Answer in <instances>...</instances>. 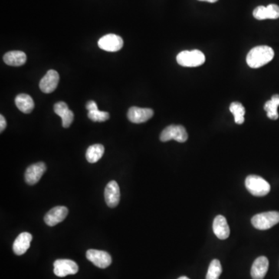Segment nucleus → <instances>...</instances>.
Returning a JSON list of instances; mask_svg holds the SVG:
<instances>
[{
	"instance_id": "nucleus-1",
	"label": "nucleus",
	"mask_w": 279,
	"mask_h": 279,
	"mask_svg": "<svg viewBox=\"0 0 279 279\" xmlns=\"http://www.w3.org/2000/svg\"><path fill=\"white\" fill-rule=\"evenodd\" d=\"M274 52L268 46H257L251 49L247 56V63L252 68L265 65L274 58Z\"/></svg>"
},
{
	"instance_id": "nucleus-2",
	"label": "nucleus",
	"mask_w": 279,
	"mask_h": 279,
	"mask_svg": "<svg viewBox=\"0 0 279 279\" xmlns=\"http://www.w3.org/2000/svg\"><path fill=\"white\" fill-rule=\"evenodd\" d=\"M245 186L254 196H264L271 190V185L265 179L258 175H249L245 180Z\"/></svg>"
},
{
	"instance_id": "nucleus-3",
	"label": "nucleus",
	"mask_w": 279,
	"mask_h": 279,
	"mask_svg": "<svg viewBox=\"0 0 279 279\" xmlns=\"http://www.w3.org/2000/svg\"><path fill=\"white\" fill-rule=\"evenodd\" d=\"M177 62L183 67H198L205 61V57L202 51L198 50L184 51L177 55Z\"/></svg>"
},
{
	"instance_id": "nucleus-4",
	"label": "nucleus",
	"mask_w": 279,
	"mask_h": 279,
	"mask_svg": "<svg viewBox=\"0 0 279 279\" xmlns=\"http://www.w3.org/2000/svg\"><path fill=\"white\" fill-rule=\"evenodd\" d=\"M253 226L260 231H265L279 223V213L277 211L257 214L251 219Z\"/></svg>"
},
{
	"instance_id": "nucleus-5",
	"label": "nucleus",
	"mask_w": 279,
	"mask_h": 279,
	"mask_svg": "<svg viewBox=\"0 0 279 279\" xmlns=\"http://www.w3.org/2000/svg\"><path fill=\"white\" fill-rule=\"evenodd\" d=\"M188 139L186 129L181 125H171L165 128L161 133L160 140L162 142L175 140L179 143H184Z\"/></svg>"
},
{
	"instance_id": "nucleus-6",
	"label": "nucleus",
	"mask_w": 279,
	"mask_h": 279,
	"mask_svg": "<svg viewBox=\"0 0 279 279\" xmlns=\"http://www.w3.org/2000/svg\"><path fill=\"white\" fill-rule=\"evenodd\" d=\"M79 271V266L74 261L68 259H59L54 263V272L57 277H65L76 274Z\"/></svg>"
},
{
	"instance_id": "nucleus-7",
	"label": "nucleus",
	"mask_w": 279,
	"mask_h": 279,
	"mask_svg": "<svg viewBox=\"0 0 279 279\" xmlns=\"http://www.w3.org/2000/svg\"><path fill=\"white\" fill-rule=\"evenodd\" d=\"M98 45L103 51L115 52L119 51L123 47V41L121 37L116 34H107L99 39Z\"/></svg>"
},
{
	"instance_id": "nucleus-8",
	"label": "nucleus",
	"mask_w": 279,
	"mask_h": 279,
	"mask_svg": "<svg viewBox=\"0 0 279 279\" xmlns=\"http://www.w3.org/2000/svg\"><path fill=\"white\" fill-rule=\"evenodd\" d=\"M86 257L89 261L99 268H106L112 263L111 256L104 251L90 249L86 252Z\"/></svg>"
},
{
	"instance_id": "nucleus-9",
	"label": "nucleus",
	"mask_w": 279,
	"mask_h": 279,
	"mask_svg": "<svg viewBox=\"0 0 279 279\" xmlns=\"http://www.w3.org/2000/svg\"><path fill=\"white\" fill-rule=\"evenodd\" d=\"M153 109L148 108H140L136 106L129 108L127 117L133 123H142L148 121L153 116Z\"/></svg>"
},
{
	"instance_id": "nucleus-10",
	"label": "nucleus",
	"mask_w": 279,
	"mask_h": 279,
	"mask_svg": "<svg viewBox=\"0 0 279 279\" xmlns=\"http://www.w3.org/2000/svg\"><path fill=\"white\" fill-rule=\"evenodd\" d=\"M47 170V166L44 162H37L27 168L25 172V181L28 185H35L41 179L44 172Z\"/></svg>"
},
{
	"instance_id": "nucleus-11",
	"label": "nucleus",
	"mask_w": 279,
	"mask_h": 279,
	"mask_svg": "<svg viewBox=\"0 0 279 279\" xmlns=\"http://www.w3.org/2000/svg\"><path fill=\"white\" fill-rule=\"evenodd\" d=\"M253 15L258 21H264L267 19L276 20L279 18V7L275 4H270L267 7L259 6L254 9Z\"/></svg>"
},
{
	"instance_id": "nucleus-12",
	"label": "nucleus",
	"mask_w": 279,
	"mask_h": 279,
	"mask_svg": "<svg viewBox=\"0 0 279 279\" xmlns=\"http://www.w3.org/2000/svg\"><path fill=\"white\" fill-rule=\"evenodd\" d=\"M59 79V74L55 70H49L40 82L39 87L43 93H53L57 89Z\"/></svg>"
},
{
	"instance_id": "nucleus-13",
	"label": "nucleus",
	"mask_w": 279,
	"mask_h": 279,
	"mask_svg": "<svg viewBox=\"0 0 279 279\" xmlns=\"http://www.w3.org/2000/svg\"><path fill=\"white\" fill-rule=\"evenodd\" d=\"M68 214V210L65 206H56L51 208L45 217H44V221L46 224L50 227H54L57 225L59 223L62 222Z\"/></svg>"
},
{
	"instance_id": "nucleus-14",
	"label": "nucleus",
	"mask_w": 279,
	"mask_h": 279,
	"mask_svg": "<svg viewBox=\"0 0 279 279\" xmlns=\"http://www.w3.org/2000/svg\"><path fill=\"white\" fill-rule=\"evenodd\" d=\"M105 200L108 206L114 208L117 206L120 199V191L117 182L111 181L105 188Z\"/></svg>"
},
{
	"instance_id": "nucleus-15",
	"label": "nucleus",
	"mask_w": 279,
	"mask_h": 279,
	"mask_svg": "<svg viewBox=\"0 0 279 279\" xmlns=\"http://www.w3.org/2000/svg\"><path fill=\"white\" fill-rule=\"evenodd\" d=\"M54 111L62 119L63 127L67 128L71 126L74 119V113L69 109L68 106L64 102H59L54 106Z\"/></svg>"
},
{
	"instance_id": "nucleus-16",
	"label": "nucleus",
	"mask_w": 279,
	"mask_h": 279,
	"mask_svg": "<svg viewBox=\"0 0 279 279\" xmlns=\"http://www.w3.org/2000/svg\"><path fill=\"white\" fill-rule=\"evenodd\" d=\"M268 259L264 256L257 257L251 267V274L253 279H263L268 270Z\"/></svg>"
},
{
	"instance_id": "nucleus-17",
	"label": "nucleus",
	"mask_w": 279,
	"mask_h": 279,
	"mask_svg": "<svg viewBox=\"0 0 279 279\" xmlns=\"http://www.w3.org/2000/svg\"><path fill=\"white\" fill-rule=\"evenodd\" d=\"M213 230L214 234L221 240H226L230 236V227L227 220L224 216L219 215L215 217L213 224Z\"/></svg>"
},
{
	"instance_id": "nucleus-18",
	"label": "nucleus",
	"mask_w": 279,
	"mask_h": 279,
	"mask_svg": "<svg viewBox=\"0 0 279 279\" xmlns=\"http://www.w3.org/2000/svg\"><path fill=\"white\" fill-rule=\"evenodd\" d=\"M32 241V235L27 232H24L17 237L13 246L14 253L17 255H22L25 254L31 246Z\"/></svg>"
},
{
	"instance_id": "nucleus-19",
	"label": "nucleus",
	"mask_w": 279,
	"mask_h": 279,
	"mask_svg": "<svg viewBox=\"0 0 279 279\" xmlns=\"http://www.w3.org/2000/svg\"><path fill=\"white\" fill-rule=\"evenodd\" d=\"M4 61L8 65L19 67L25 64L27 61V55L24 51H10L4 55Z\"/></svg>"
},
{
	"instance_id": "nucleus-20",
	"label": "nucleus",
	"mask_w": 279,
	"mask_h": 279,
	"mask_svg": "<svg viewBox=\"0 0 279 279\" xmlns=\"http://www.w3.org/2000/svg\"><path fill=\"white\" fill-rule=\"evenodd\" d=\"M16 106L22 113H31L34 109V102L32 97L25 93L19 94L15 99Z\"/></svg>"
},
{
	"instance_id": "nucleus-21",
	"label": "nucleus",
	"mask_w": 279,
	"mask_h": 279,
	"mask_svg": "<svg viewBox=\"0 0 279 279\" xmlns=\"http://www.w3.org/2000/svg\"><path fill=\"white\" fill-rule=\"evenodd\" d=\"M104 147L99 144L92 145L86 151V157L89 163H96L101 159L104 154Z\"/></svg>"
},
{
	"instance_id": "nucleus-22",
	"label": "nucleus",
	"mask_w": 279,
	"mask_h": 279,
	"mask_svg": "<svg viewBox=\"0 0 279 279\" xmlns=\"http://www.w3.org/2000/svg\"><path fill=\"white\" fill-rule=\"evenodd\" d=\"M279 106V95H274L269 101L266 102L264 104V109L267 112V116L269 119H278V113H277V107Z\"/></svg>"
},
{
	"instance_id": "nucleus-23",
	"label": "nucleus",
	"mask_w": 279,
	"mask_h": 279,
	"mask_svg": "<svg viewBox=\"0 0 279 279\" xmlns=\"http://www.w3.org/2000/svg\"><path fill=\"white\" fill-rule=\"evenodd\" d=\"M230 110L234 116V120L237 124H242L244 122L245 109L241 103L234 102L230 106Z\"/></svg>"
},
{
	"instance_id": "nucleus-24",
	"label": "nucleus",
	"mask_w": 279,
	"mask_h": 279,
	"mask_svg": "<svg viewBox=\"0 0 279 279\" xmlns=\"http://www.w3.org/2000/svg\"><path fill=\"white\" fill-rule=\"evenodd\" d=\"M222 273V266L217 259H214L208 266L205 279H219Z\"/></svg>"
},
{
	"instance_id": "nucleus-25",
	"label": "nucleus",
	"mask_w": 279,
	"mask_h": 279,
	"mask_svg": "<svg viewBox=\"0 0 279 279\" xmlns=\"http://www.w3.org/2000/svg\"><path fill=\"white\" fill-rule=\"evenodd\" d=\"M88 117L93 122H104L109 119V114L107 112L95 109V110L89 111Z\"/></svg>"
},
{
	"instance_id": "nucleus-26",
	"label": "nucleus",
	"mask_w": 279,
	"mask_h": 279,
	"mask_svg": "<svg viewBox=\"0 0 279 279\" xmlns=\"http://www.w3.org/2000/svg\"><path fill=\"white\" fill-rule=\"evenodd\" d=\"M86 109H87L89 111L95 110V109H98L97 104H96V102L93 101V100L89 101L88 102L87 104H86Z\"/></svg>"
},
{
	"instance_id": "nucleus-27",
	"label": "nucleus",
	"mask_w": 279,
	"mask_h": 279,
	"mask_svg": "<svg viewBox=\"0 0 279 279\" xmlns=\"http://www.w3.org/2000/svg\"><path fill=\"white\" fill-rule=\"evenodd\" d=\"M7 120L3 115L0 116V132L2 133L4 129L7 127Z\"/></svg>"
},
{
	"instance_id": "nucleus-28",
	"label": "nucleus",
	"mask_w": 279,
	"mask_h": 279,
	"mask_svg": "<svg viewBox=\"0 0 279 279\" xmlns=\"http://www.w3.org/2000/svg\"><path fill=\"white\" fill-rule=\"evenodd\" d=\"M198 1H202V2H208L211 3V4H214V3L217 2L218 0H198Z\"/></svg>"
},
{
	"instance_id": "nucleus-29",
	"label": "nucleus",
	"mask_w": 279,
	"mask_h": 279,
	"mask_svg": "<svg viewBox=\"0 0 279 279\" xmlns=\"http://www.w3.org/2000/svg\"><path fill=\"white\" fill-rule=\"evenodd\" d=\"M178 279H189L188 277H185V276H182V277H178Z\"/></svg>"
}]
</instances>
